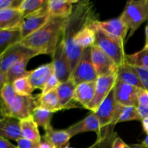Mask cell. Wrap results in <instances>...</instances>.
Returning a JSON list of instances; mask_svg holds the SVG:
<instances>
[{
    "label": "cell",
    "mask_w": 148,
    "mask_h": 148,
    "mask_svg": "<svg viewBox=\"0 0 148 148\" xmlns=\"http://www.w3.org/2000/svg\"><path fill=\"white\" fill-rule=\"evenodd\" d=\"M93 17H95L93 4L90 1H78V2L75 4V7H74L72 13L66 18L65 22L62 40L64 44L72 72H73L79 63L84 50L77 46L74 41V38Z\"/></svg>",
    "instance_id": "cell-1"
},
{
    "label": "cell",
    "mask_w": 148,
    "mask_h": 148,
    "mask_svg": "<svg viewBox=\"0 0 148 148\" xmlns=\"http://www.w3.org/2000/svg\"><path fill=\"white\" fill-rule=\"evenodd\" d=\"M66 18L51 17L46 25L21 41L27 47L36 51L39 54L53 56L63 33Z\"/></svg>",
    "instance_id": "cell-2"
},
{
    "label": "cell",
    "mask_w": 148,
    "mask_h": 148,
    "mask_svg": "<svg viewBox=\"0 0 148 148\" xmlns=\"http://www.w3.org/2000/svg\"><path fill=\"white\" fill-rule=\"evenodd\" d=\"M90 25L95 33V46L108 55L119 66L125 63L124 41L103 30L98 25L96 17L91 20Z\"/></svg>",
    "instance_id": "cell-3"
},
{
    "label": "cell",
    "mask_w": 148,
    "mask_h": 148,
    "mask_svg": "<svg viewBox=\"0 0 148 148\" xmlns=\"http://www.w3.org/2000/svg\"><path fill=\"white\" fill-rule=\"evenodd\" d=\"M120 18L129 29L128 40L140 25L148 20V0H132L128 1Z\"/></svg>",
    "instance_id": "cell-4"
},
{
    "label": "cell",
    "mask_w": 148,
    "mask_h": 148,
    "mask_svg": "<svg viewBox=\"0 0 148 148\" xmlns=\"http://www.w3.org/2000/svg\"><path fill=\"white\" fill-rule=\"evenodd\" d=\"M91 48L84 49L80 60L72 72L71 79L77 86L83 82L96 81L98 77L92 63Z\"/></svg>",
    "instance_id": "cell-5"
},
{
    "label": "cell",
    "mask_w": 148,
    "mask_h": 148,
    "mask_svg": "<svg viewBox=\"0 0 148 148\" xmlns=\"http://www.w3.org/2000/svg\"><path fill=\"white\" fill-rule=\"evenodd\" d=\"M40 55L39 53L23 43H19L7 49L0 54V72L5 73L14 63L24 59H30Z\"/></svg>",
    "instance_id": "cell-6"
},
{
    "label": "cell",
    "mask_w": 148,
    "mask_h": 148,
    "mask_svg": "<svg viewBox=\"0 0 148 148\" xmlns=\"http://www.w3.org/2000/svg\"><path fill=\"white\" fill-rule=\"evenodd\" d=\"M40 94L36 95H17L10 106V116L23 120L32 116L35 110L39 107Z\"/></svg>",
    "instance_id": "cell-7"
},
{
    "label": "cell",
    "mask_w": 148,
    "mask_h": 148,
    "mask_svg": "<svg viewBox=\"0 0 148 148\" xmlns=\"http://www.w3.org/2000/svg\"><path fill=\"white\" fill-rule=\"evenodd\" d=\"M52 63L54 67V75L61 83L67 82L72 78V72L70 63L62 38L52 56Z\"/></svg>",
    "instance_id": "cell-8"
},
{
    "label": "cell",
    "mask_w": 148,
    "mask_h": 148,
    "mask_svg": "<svg viewBox=\"0 0 148 148\" xmlns=\"http://www.w3.org/2000/svg\"><path fill=\"white\" fill-rule=\"evenodd\" d=\"M92 60L98 77L116 75L119 66L116 62L103 51L98 46L94 45L91 48Z\"/></svg>",
    "instance_id": "cell-9"
},
{
    "label": "cell",
    "mask_w": 148,
    "mask_h": 148,
    "mask_svg": "<svg viewBox=\"0 0 148 148\" xmlns=\"http://www.w3.org/2000/svg\"><path fill=\"white\" fill-rule=\"evenodd\" d=\"M116 82V75L107 77H99L96 80L95 92L92 101L87 107L91 112H95L103 101L107 98Z\"/></svg>",
    "instance_id": "cell-10"
},
{
    "label": "cell",
    "mask_w": 148,
    "mask_h": 148,
    "mask_svg": "<svg viewBox=\"0 0 148 148\" xmlns=\"http://www.w3.org/2000/svg\"><path fill=\"white\" fill-rule=\"evenodd\" d=\"M138 88L116 81L114 86V93L116 102L124 106H138Z\"/></svg>",
    "instance_id": "cell-11"
},
{
    "label": "cell",
    "mask_w": 148,
    "mask_h": 148,
    "mask_svg": "<svg viewBox=\"0 0 148 148\" xmlns=\"http://www.w3.org/2000/svg\"><path fill=\"white\" fill-rule=\"evenodd\" d=\"M117 104L118 103L116 100L114 88L107 98L103 101L98 110L95 112L99 119L101 128L112 124Z\"/></svg>",
    "instance_id": "cell-12"
},
{
    "label": "cell",
    "mask_w": 148,
    "mask_h": 148,
    "mask_svg": "<svg viewBox=\"0 0 148 148\" xmlns=\"http://www.w3.org/2000/svg\"><path fill=\"white\" fill-rule=\"evenodd\" d=\"M50 18L51 15L48 8L37 14L25 17L20 27L23 40L41 28Z\"/></svg>",
    "instance_id": "cell-13"
},
{
    "label": "cell",
    "mask_w": 148,
    "mask_h": 148,
    "mask_svg": "<svg viewBox=\"0 0 148 148\" xmlns=\"http://www.w3.org/2000/svg\"><path fill=\"white\" fill-rule=\"evenodd\" d=\"M66 130L72 137L88 132H95L97 134V137H98L101 135L102 128L95 113L91 112L85 119L70 126Z\"/></svg>",
    "instance_id": "cell-14"
},
{
    "label": "cell",
    "mask_w": 148,
    "mask_h": 148,
    "mask_svg": "<svg viewBox=\"0 0 148 148\" xmlns=\"http://www.w3.org/2000/svg\"><path fill=\"white\" fill-rule=\"evenodd\" d=\"M53 75H54V67L53 63L51 62L29 71L28 77L34 90L40 89L42 90L47 81Z\"/></svg>",
    "instance_id": "cell-15"
},
{
    "label": "cell",
    "mask_w": 148,
    "mask_h": 148,
    "mask_svg": "<svg viewBox=\"0 0 148 148\" xmlns=\"http://www.w3.org/2000/svg\"><path fill=\"white\" fill-rule=\"evenodd\" d=\"M0 137L15 141L22 138L20 120L12 116H1L0 120Z\"/></svg>",
    "instance_id": "cell-16"
},
{
    "label": "cell",
    "mask_w": 148,
    "mask_h": 148,
    "mask_svg": "<svg viewBox=\"0 0 148 148\" xmlns=\"http://www.w3.org/2000/svg\"><path fill=\"white\" fill-rule=\"evenodd\" d=\"M77 85L72 79L61 83L60 85L56 88V92L59 98L60 106L62 109H69L72 108H78V104L74 101V95Z\"/></svg>",
    "instance_id": "cell-17"
},
{
    "label": "cell",
    "mask_w": 148,
    "mask_h": 148,
    "mask_svg": "<svg viewBox=\"0 0 148 148\" xmlns=\"http://www.w3.org/2000/svg\"><path fill=\"white\" fill-rule=\"evenodd\" d=\"M24 17L20 10L7 9L0 10V30L20 28Z\"/></svg>",
    "instance_id": "cell-18"
},
{
    "label": "cell",
    "mask_w": 148,
    "mask_h": 148,
    "mask_svg": "<svg viewBox=\"0 0 148 148\" xmlns=\"http://www.w3.org/2000/svg\"><path fill=\"white\" fill-rule=\"evenodd\" d=\"M116 81L138 88H145L135 67L127 62L118 67L116 72Z\"/></svg>",
    "instance_id": "cell-19"
},
{
    "label": "cell",
    "mask_w": 148,
    "mask_h": 148,
    "mask_svg": "<svg viewBox=\"0 0 148 148\" xmlns=\"http://www.w3.org/2000/svg\"><path fill=\"white\" fill-rule=\"evenodd\" d=\"M77 0H49L48 2L49 13L51 17L67 18L71 15L74 9V4Z\"/></svg>",
    "instance_id": "cell-20"
},
{
    "label": "cell",
    "mask_w": 148,
    "mask_h": 148,
    "mask_svg": "<svg viewBox=\"0 0 148 148\" xmlns=\"http://www.w3.org/2000/svg\"><path fill=\"white\" fill-rule=\"evenodd\" d=\"M95 88L96 81L79 84L75 89L74 101L86 108L95 95Z\"/></svg>",
    "instance_id": "cell-21"
},
{
    "label": "cell",
    "mask_w": 148,
    "mask_h": 148,
    "mask_svg": "<svg viewBox=\"0 0 148 148\" xmlns=\"http://www.w3.org/2000/svg\"><path fill=\"white\" fill-rule=\"evenodd\" d=\"M98 25L100 27L112 36L119 38L123 41H124L127 33H129V29L122 21L121 18H114L106 21H99ZM129 34V33H128Z\"/></svg>",
    "instance_id": "cell-22"
},
{
    "label": "cell",
    "mask_w": 148,
    "mask_h": 148,
    "mask_svg": "<svg viewBox=\"0 0 148 148\" xmlns=\"http://www.w3.org/2000/svg\"><path fill=\"white\" fill-rule=\"evenodd\" d=\"M45 132H46L43 137L56 148H63L69 146V140L72 137L66 130H54L51 126Z\"/></svg>",
    "instance_id": "cell-23"
},
{
    "label": "cell",
    "mask_w": 148,
    "mask_h": 148,
    "mask_svg": "<svg viewBox=\"0 0 148 148\" xmlns=\"http://www.w3.org/2000/svg\"><path fill=\"white\" fill-rule=\"evenodd\" d=\"M93 18L91 19L89 23L85 25L74 38V41L77 46L82 49L92 47L95 43V33L90 25V21Z\"/></svg>",
    "instance_id": "cell-24"
},
{
    "label": "cell",
    "mask_w": 148,
    "mask_h": 148,
    "mask_svg": "<svg viewBox=\"0 0 148 148\" xmlns=\"http://www.w3.org/2000/svg\"><path fill=\"white\" fill-rule=\"evenodd\" d=\"M130 121H142L137 107L124 106L119 103L117 104L112 124L116 125L118 123Z\"/></svg>",
    "instance_id": "cell-25"
},
{
    "label": "cell",
    "mask_w": 148,
    "mask_h": 148,
    "mask_svg": "<svg viewBox=\"0 0 148 148\" xmlns=\"http://www.w3.org/2000/svg\"><path fill=\"white\" fill-rule=\"evenodd\" d=\"M23 40L20 28L0 30V54L11 46L21 43Z\"/></svg>",
    "instance_id": "cell-26"
},
{
    "label": "cell",
    "mask_w": 148,
    "mask_h": 148,
    "mask_svg": "<svg viewBox=\"0 0 148 148\" xmlns=\"http://www.w3.org/2000/svg\"><path fill=\"white\" fill-rule=\"evenodd\" d=\"M115 126L110 124L102 128L101 135L97 137L95 143L88 148H112L114 141L119 137L116 132L114 131Z\"/></svg>",
    "instance_id": "cell-27"
},
{
    "label": "cell",
    "mask_w": 148,
    "mask_h": 148,
    "mask_svg": "<svg viewBox=\"0 0 148 148\" xmlns=\"http://www.w3.org/2000/svg\"><path fill=\"white\" fill-rule=\"evenodd\" d=\"M21 133L23 138L32 140V141L40 143L41 137L39 133L38 125L33 120V117L30 116L20 121Z\"/></svg>",
    "instance_id": "cell-28"
},
{
    "label": "cell",
    "mask_w": 148,
    "mask_h": 148,
    "mask_svg": "<svg viewBox=\"0 0 148 148\" xmlns=\"http://www.w3.org/2000/svg\"><path fill=\"white\" fill-rule=\"evenodd\" d=\"M30 60V59H24L18 61L4 73L7 83L12 84L16 79L28 75L29 71L26 70V66Z\"/></svg>",
    "instance_id": "cell-29"
},
{
    "label": "cell",
    "mask_w": 148,
    "mask_h": 148,
    "mask_svg": "<svg viewBox=\"0 0 148 148\" xmlns=\"http://www.w3.org/2000/svg\"><path fill=\"white\" fill-rule=\"evenodd\" d=\"M48 2L49 1L46 0H23L19 10L23 13L25 18L47 9Z\"/></svg>",
    "instance_id": "cell-30"
},
{
    "label": "cell",
    "mask_w": 148,
    "mask_h": 148,
    "mask_svg": "<svg viewBox=\"0 0 148 148\" xmlns=\"http://www.w3.org/2000/svg\"><path fill=\"white\" fill-rule=\"evenodd\" d=\"M39 107L50 111L51 112L61 111L59 98L56 90L50 91L46 94H40L39 97Z\"/></svg>",
    "instance_id": "cell-31"
},
{
    "label": "cell",
    "mask_w": 148,
    "mask_h": 148,
    "mask_svg": "<svg viewBox=\"0 0 148 148\" xmlns=\"http://www.w3.org/2000/svg\"><path fill=\"white\" fill-rule=\"evenodd\" d=\"M125 62L133 66L148 69V49L144 47L132 54H126Z\"/></svg>",
    "instance_id": "cell-32"
},
{
    "label": "cell",
    "mask_w": 148,
    "mask_h": 148,
    "mask_svg": "<svg viewBox=\"0 0 148 148\" xmlns=\"http://www.w3.org/2000/svg\"><path fill=\"white\" fill-rule=\"evenodd\" d=\"M53 112L44 109L40 107H38L33 112L32 117L38 127H41L46 131L49 127H51V120Z\"/></svg>",
    "instance_id": "cell-33"
},
{
    "label": "cell",
    "mask_w": 148,
    "mask_h": 148,
    "mask_svg": "<svg viewBox=\"0 0 148 148\" xmlns=\"http://www.w3.org/2000/svg\"><path fill=\"white\" fill-rule=\"evenodd\" d=\"M12 85L17 95H31L32 92L34 90V88L30 82L28 75L16 79Z\"/></svg>",
    "instance_id": "cell-34"
},
{
    "label": "cell",
    "mask_w": 148,
    "mask_h": 148,
    "mask_svg": "<svg viewBox=\"0 0 148 148\" xmlns=\"http://www.w3.org/2000/svg\"><path fill=\"white\" fill-rule=\"evenodd\" d=\"M17 95L12 83H7L1 88V100L9 107L11 106Z\"/></svg>",
    "instance_id": "cell-35"
},
{
    "label": "cell",
    "mask_w": 148,
    "mask_h": 148,
    "mask_svg": "<svg viewBox=\"0 0 148 148\" xmlns=\"http://www.w3.org/2000/svg\"><path fill=\"white\" fill-rule=\"evenodd\" d=\"M61 82H59V79H57V77H56V75H53L50 78H49V80L47 81V82L45 85L44 88L42 90V92L40 94L43 95V94H46L47 92H50V91L54 90H56V88L60 85Z\"/></svg>",
    "instance_id": "cell-36"
},
{
    "label": "cell",
    "mask_w": 148,
    "mask_h": 148,
    "mask_svg": "<svg viewBox=\"0 0 148 148\" xmlns=\"http://www.w3.org/2000/svg\"><path fill=\"white\" fill-rule=\"evenodd\" d=\"M23 0H0V10L7 9L19 10Z\"/></svg>",
    "instance_id": "cell-37"
},
{
    "label": "cell",
    "mask_w": 148,
    "mask_h": 148,
    "mask_svg": "<svg viewBox=\"0 0 148 148\" xmlns=\"http://www.w3.org/2000/svg\"><path fill=\"white\" fill-rule=\"evenodd\" d=\"M16 142L17 143V147H18V148H38V147L39 143H40L27 140V139L23 138V137L19 139Z\"/></svg>",
    "instance_id": "cell-38"
},
{
    "label": "cell",
    "mask_w": 148,
    "mask_h": 148,
    "mask_svg": "<svg viewBox=\"0 0 148 148\" xmlns=\"http://www.w3.org/2000/svg\"><path fill=\"white\" fill-rule=\"evenodd\" d=\"M134 67H135L137 72L138 73L139 77L141 79L145 89L148 91V69L142 67H137V66H134Z\"/></svg>",
    "instance_id": "cell-39"
},
{
    "label": "cell",
    "mask_w": 148,
    "mask_h": 148,
    "mask_svg": "<svg viewBox=\"0 0 148 148\" xmlns=\"http://www.w3.org/2000/svg\"><path fill=\"white\" fill-rule=\"evenodd\" d=\"M138 106H148V91L145 88H139L137 92Z\"/></svg>",
    "instance_id": "cell-40"
},
{
    "label": "cell",
    "mask_w": 148,
    "mask_h": 148,
    "mask_svg": "<svg viewBox=\"0 0 148 148\" xmlns=\"http://www.w3.org/2000/svg\"><path fill=\"white\" fill-rule=\"evenodd\" d=\"M112 148H131L130 145H127V143H124V140L119 137H116L113 143Z\"/></svg>",
    "instance_id": "cell-41"
},
{
    "label": "cell",
    "mask_w": 148,
    "mask_h": 148,
    "mask_svg": "<svg viewBox=\"0 0 148 148\" xmlns=\"http://www.w3.org/2000/svg\"><path fill=\"white\" fill-rule=\"evenodd\" d=\"M137 108L142 119L148 118V106H138Z\"/></svg>",
    "instance_id": "cell-42"
},
{
    "label": "cell",
    "mask_w": 148,
    "mask_h": 148,
    "mask_svg": "<svg viewBox=\"0 0 148 148\" xmlns=\"http://www.w3.org/2000/svg\"><path fill=\"white\" fill-rule=\"evenodd\" d=\"M0 148H18V147L12 144L7 139L0 137Z\"/></svg>",
    "instance_id": "cell-43"
},
{
    "label": "cell",
    "mask_w": 148,
    "mask_h": 148,
    "mask_svg": "<svg viewBox=\"0 0 148 148\" xmlns=\"http://www.w3.org/2000/svg\"><path fill=\"white\" fill-rule=\"evenodd\" d=\"M38 148H56L50 142L48 141L43 136L41 137L40 143H39L38 147Z\"/></svg>",
    "instance_id": "cell-44"
},
{
    "label": "cell",
    "mask_w": 148,
    "mask_h": 148,
    "mask_svg": "<svg viewBox=\"0 0 148 148\" xmlns=\"http://www.w3.org/2000/svg\"><path fill=\"white\" fill-rule=\"evenodd\" d=\"M7 83V79H6L5 74L3 72H0V88H2L4 85Z\"/></svg>",
    "instance_id": "cell-45"
},
{
    "label": "cell",
    "mask_w": 148,
    "mask_h": 148,
    "mask_svg": "<svg viewBox=\"0 0 148 148\" xmlns=\"http://www.w3.org/2000/svg\"><path fill=\"white\" fill-rule=\"evenodd\" d=\"M142 124H143V130H144L145 132L148 134V118H145L143 119H142Z\"/></svg>",
    "instance_id": "cell-46"
},
{
    "label": "cell",
    "mask_w": 148,
    "mask_h": 148,
    "mask_svg": "<svg viewBox=\"0 0 148 148\" xmlns=\"http://www.w3.org/2000/svg\"><path fill=\"white\" fill-rule=\"evenodd\" d=\"M145 36H146V39H145V48L148 49V25L146 26V27H145Z\"/></svg>",
    "instance_id": "cell-47"
},
{
    "label": "cell",
    "mask_w": 148,
    "mask_h": 148,
    "mask_svg": "<svg viewBox=\"0 0 148 148\" xmlns=\"http://www.w3.org/2000/svg\"><path fill=\"white\" fill-rule=\"evenodd\" d=\"M130 147L131 148H148L143 146L142 144H133L130 145Z\"/></svg>",
    "instance_id": "cell-48"
},
{
    "label": "cell",
    "mask_w": 148,
    "mask_h": 148,
    "mask_svg": "<svg viewBox=\"0 0 148 148\" xmlns=\"http://www.w3.org/2000/svg\"><path fill=\"white\" fill-rule=\"evenodd\" d=\"M141 144L143 145V146H145V147H148V134L147 135V137H145V140H143V143H142Z\"/></svg>",
    "instance_id": "cell-49"
},
{
    "label": "cell",
    "mask_w": 148,
    "mask_h": 148,
    "mask_svg": "<svg viewBox=\"0 0 148 148\" xmlns=\"http://www.w3.org/2000/svg\"><path fill=\"white\" fill-rule=\"evenodd\" d=\"M63 148H75V147H69V146H67V147H63Z\"/></svg>",
    "instance_id": "cell-50"
}]
</instances>
